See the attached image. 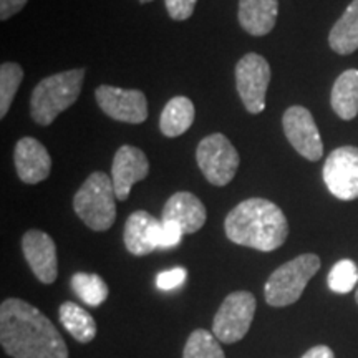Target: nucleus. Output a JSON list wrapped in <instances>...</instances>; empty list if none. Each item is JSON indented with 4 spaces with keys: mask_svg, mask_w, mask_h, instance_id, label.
I'll use <instances>...</instances> for the list:
<instances>
[{
    "mask_svg": "<svg viewBox=\"0 0 358 358\" xmlns=\"http://www.w3.org/2000/svg\"><path fill=\"white\" fill-rule=\"evenodd\" d=\"M0 343L13 358H69L57 327L22 299H7L0 306Z\"/></svg>",
    "mask_w": 358,
    "mask_h": 358,
    "instance_id": "f257e3e1",
    "label": "nucleus"
},
{
    "mask_svg": "<svg viewBox=\"0 0 358 358\" xmlns=\"http://www.w3.org/2000/svg\"><path fill=\"white\" fill-rule=\"evenodd\" d=\"M224 231L231 243L272 252L287 241L289 222L284 211L272 201L249 198L227 214Z\"/></svg>",
    "mask_w": 358,
    "mask_h": 358,
    "instance_id": "f03ea898",
    "label": "nucleus"
},
{
    "mask_svg": "<svg viewBox=\"0 0 358 358\" xmlns=\"http://www.w3.org/2000/svg\"><path fill=\"white\" fill-rule=\"evenodd\" d=\"M87 70H66L43 78L34 88L30 100V115L40 127H48L57 116L69 110L78 100Z\"/></svg>",
    "mask_w": 358,
    "mask_h": 358,
    "instance_id": "7ed1b4c3",
    "label": "nucleus"
},
{
    "mask_svg": "<svg viewBox=\"0 0 358 358\" xmlns=\"http://www.w3.org/2000/svg\"><path fill=\"white\" fill-rule=\"evenodd\" d=\"M73 209L92 231H108L116 219V194L108 174L103 171L90 174L73 196Z\"/></svg>",
    "mask_w": 358,
    "mask_h": 358,
    "instance_id": "20e7f679",
    "label": "nucleus"
},
{
    "mask_svg": "<svg viewBox=\"0 0 358 358\" xmlns=\"http://www.w3.org/2000/svg\"><path fill=\"white\" fill-rule=\"evenodd\" d=\"M322 266L315 254H302L292 261L282 264L268 277L264 285V297L272 307L292 306L302 297L303 290Z\"/></svg>",
    "mask_w": 358,
    "mask_h": 358,
    "instance_id": "39448f33",
    "label": "nucleus"
},
{
    "mask_svg": "<svg viewBox=\"0 0 358 358\" xmlns=\"http://www.w3.org/2000/svg\"><path fill=\"white\" fill-rule=\"evenodd\" d=\"M196 161L206 181L221 187L234 179L241 164V156L229 138L222 133H213L201 140L196 150Z\"/></svg>",
    "mask_w": 358,
    "mask_h": 358,
    "instance_id": "423d86ee",
    "label": "nucleus"
},
{
    "mask_svg": "<svg viewBox=\"0 0 358 358\" xmlns=\"http://www.w3.org/2000/svg\"><path fill=\"white\" fill-rule=\"evenodd\" d=\"M256 308V295L248 290L229 294L214 317L213 334L221 343H237L248 335Z\"/></svg>",
    "mask_w": 358,
    "mask_h": 358,
    "instance_id": "0eeeda50",
    "label": "nucleus"
},
{
    "mask_svg": "<svg viewBox=\"0 0 358 358\" xmlns=\"http://www.w3.org/2000/svg\"><path fill=\"white\" fill-rule=\"evenodd\" d=\"M271 65L259 53H245L236 65V88L250 115L266 110V95L271 83Z\"/></svg>",
    "mask_w": 358,
    "mask_h": 358,
    "instance_id": "6e6552de",
    "label": "nucleus"
},
{
    "mask_svg": "<svg viewBox=\"0 0 358 358\" xmlns=\"http://www.w3.org/2000/svg\"><path fill=\"white\" fill-rule=\"evenodd\" d=\"M324 181L337 199H358V148L340 146L327 156Z\"/></svg>",
    "mask_w": 358,
    "mask_h": 358,
    "instance_id": "1a4fd4ad",
    "label": "nucleus"
},
{
    "mask_svg": "<svg viewBox=\"0 0 358 358\" xmlns=\"http://www.w3.org/2000/svg\"><path fill=\"white\" fill-rule=\"evenodd\" d=\"M95 98L103 113L116 122L140 124L148 118V100L140 90H127L110 85H100L95 90Z\"/></svg>",
    "mask_w": 358,
    "mask_h": 358,
    "instance_id": "9d476101",
    "label": "nucleus"
},
{
    "mask_svg": "<svg viewBox=\"0 0 358 358\" xmlns=\"http://www.w3.org/2000/svg\"><path fill=\"white\" fill-rule=\"evenodd\" d=\"M282 127L290 145L308 161H319L324 156V143L315 120L303 106L294 105L282 116Z\"/></svg>",
    "mask_w": 358,
    "mask_h": 358,
    "instance_id": "9b49d317",
    "label": "nucleus"
},
{
    "mask_svg": "<svg viewBox=\"0 0 358 358\" xmlns=\"http://www.w3.org/2000/svg\"><path fill=\"white\" fill-rule=\"evenodd\" d=\"M22 252L34 275L42 284H53L58 275L57 245L47 232L38 229L27 231L22 237Z\"/></svg>",
    "mask_w": 358,
    "mask_h": 358,
    "instance_id": "f8f14e48",
    "label": "nucleus"
},
{
    "mask_svg": "<svg viewBox=\"0 0 358 358\" xmlns=\"http://www.w3.org/2000/svg\"><path fill=\"white\" fill-rule=\"evenodd\" d=\"M150 173V161L140 148L124 145L116 151L111 164V181L118 201L129 198L133 185L143 181Z\"/></svg>",
    "mask_w": 358,
    "mask_h": 358,
    "instance_id": "ddd939ff",
    "label": "nucleus"
},
{
    "mask_svg": "<svg viewBox=\"0 0 358 358\" xmlns=\"http://www.w3.org/2000/svg\"><path fill=\"white\" fill-rule=\"evenodd\" d=\"M13 163L17 176L25 185H38L50 176L52 158L47 148L35 138L25 136L17 141Z\"/></svg>",
    "mask_w": 358,
    "mask_h": 358,
    "instance_id": "4468645a",
    "label": "nucleus"
},
{
    "mask_svg": "<svg viewBox=\"0 0 358 358\" xmlns=\"http://www.w3.org/2000/svg\"><path fill=\"white\" fill-rule=\"evenodd\" d=\"M208 211L198 196L187 191L174 192L166 201L161 214L163 222H174L185 234H194L206 224Z\"/></svg>",
    "mask_w": 358,
    "mask_h": 358,
    "instance_id": "2eb2a0df",
    "label": "nucleus"
},
{
    "mask_svg": "<svg viewBox=\"0 0 358 358\" xmlns=\"http://www.w3.org/2000/svg\"><path fill=\"white\" fill-rule=\"evenodd\" d=\"M161 221L148 211H134L124 222L123 241L133 256H148L158 249Z\"/></svg>",
    "mask_w": 358,
    "mask_h": 358,
    "instance_id": "dca6fc26",
    "label": "nucleus"
},
{
    "mask_svg": "<svg viewBox=\"0 0 358 358\" xmlns=\"http://www.w3.org/2000/svg\"><path fill=\"white\" fill-rule=\"evenodd\" d=\"M279 15V0H239L237 19L249 35L264 37L274 30Z\"/></svg>",
    "mask_w": 358,
    "mask_h": 358,
    "instance_id": "f3484780",
    "label": "nucleus"
},
{
    "mask_svg": "<svg viewBox=\"0 0 358 358\" xmlns=\"http://www.w3.org/2000/svg\"><path fill=\"white\" fill-rule=\"evenodd\" d=\"M196 116L194 103L187 96H174L166 103L159 118V129L164 136L178 138L192 127Z\"/></svg>",
    "mask_w": 358,
    "mask_h": 358,
    "instance_id": "a211bd4d",
    "label": "nucleus"
},
{
    "mask_svg": "<svg viewBox=\"0 0 358 358\" xmlns=\"http://www.w3.org/2000/svg\"><path fill=\"white\" fill-rule=\"evenodd\" d=\"M330 48L338 55L358 50V0H353L343 15L335 22L329 35Z\"/></svg>",
    "mask_w": 358,
    "mask_h": 358,
    "instance_id": "6ab92c4d",
    "label": "nucleus"
},
{
    "mask_svg": "<svg viewBox=\"0 0 358 358\" xmlns=\"http://www.w3.org/2000/svg\"><path fill=\"white\" fill-rule=\"evenodd\" d=\"M330 103L335 115L340 118L353 120L358 115V70H347L335 80Z\"/></svg>",
    "mask_w": 358,
    "mask_h": 358,
    "instance_id": "aec40b11",
    "label": "nucleus"
},
{
    "mask_svg": "<svg viewBox=\"0 0 358 358\" xmlns=\"http://www.w3.org/2000/svg\"><path fill=\"white\" fill-rule=\"evenodd\" d=\"M62 325L80 343H90L96 337V322L78 303L64 302L58 308Z\"/></svg>",
    "mask_w": 358,
    "mask_h": 358,
    "instance_id": "412c9836",
    "label": "nucleus"
},
{
    "mask_svg": "<svg viewBox=\"0 0 358 358\" xmlns=\"http://www.w3.org/2000/svg\"><path fill=\"white\" fill-rule=\"evenodd\" d=\"M71 289L90 307H100L108 299L110 289L106 282L98 274L77 272L71 277Z\"/></svg>",
    "mask_w": 358,
    "mask_h": 358,
    "instance_id": "4be33fe9",
    "label": "nucleus"
},
{
    "mask_svg": "<svg viewBox=\"0 0 358 358\" xmlns=\"http://www.w3.org/2000/svg\"><path fill=\"white\" fill-rule=\"evenodd\" d=\"M182 358H226V355L216 335L204 329H198L187 338Z\"/></svg>",
    "mask_w": 358,
    "mask_h": 358,
    "instance_id": "5701e85b",
    "label": "nucleus"
},
{
    "mask_svg": "<svg viewBox=\"0 0 358 358\" xmlns=\"http://www.w3.org/2000/svg\"><path fill=\"white\" fill-rule=\"evenodd\" d=\"M24 80V69L19 64L6 62L0 65V118H6L13 98Z\"/></svg>",
    "mask_w": 358,
    "mask_h": 358,
    "instance_id": "b1692460",
    "label": "nucleus"
},
{
    "mask_svg": "<svg viewBox=\"0 0 358 358\" xmlns=\"http://www.w3.org/2000/svg\"><path fill=\"white\" fill-rule=\"evenodd\" d=\"M327 284L335 294H348L358 285V267L350 259H342L330 268Z\"/></svg>",
    "mask_w": 358,
    "mask_h": 358,
    "instance_id": "393cba45",
    "label": "nucleus"
},
{
    "mask_svg": "<svg viewBox=\"0 0 358 358\" xmlns=\"http://www.w3.org/2000/svg\"><path fill=\"white\" fill-rule=\"evenodd\" d=\"M198 0H164V6L173 20H187L194 13Z\"/></svg>",
    "mask_w": 358,
    "mask_h": 358,
    "instance_id": "a878e982",
    "label": "nucleus"
},
{
    "mask_svg": "<svg viewBox=\"0 0 358 358\" xmlns=\"http://www.w3.org/2000/svg\"><path fill=\"white\" fill-rule=\"evenodd\" d=\"M163 222V221H161ZM182 234L185 232L181 231V227L174 222H163L161 224V231H159V239H158V249H169L174 248L181 243Z\"/></svg>",
    "mask_w": 358,
    "mask_h": 358,
    "instance_id": "bb28decb",
    "label": "nucleus"
},
{
    "mask_svg": "<svg viewBox=\"0 0 358 358\" xmlns=\"http://www.w3.org/2000/svg\"><path fill=\"white\" fill-rule=\"evenodd\" d=\"M186 268L182 267H174L171 271L161 272V274L156 277V287L159 290H173L179 287V285L186 280Z\"/></svg>",
    "mask_w": 358,
    "mask_h": 358,
    "instance_id": "cd10ccee",
    "label": "nucleus"
},
{
    "mask_svg": "<svg viewBox=\"0 0 358 358\" xmlns=\"http://www.w3.org/2000/svg\"><path fill=\"white\" fill-rule=\"evenodd\" d=\"M29 0H0V20L6 22L10 17L17 15L27 6Z\"/></svg>",
    "mask_w": 358,
    "mask_h": 358,
    "instance_id": "c85d7f7f",
    "label": "nucleus"
},
{
    "mask_svg": "<svg viewBox=\"0 0 358 358\" xmlns=\"http://www.w3.org/2000/svg\"><path fill=\"white\" fill-rule=\"evenodd\" d=\"M302 358H335L332 348L327 345H317L312 347L310 350L303 353Z\"/></svg>",
    "mask_w": 358,
    "mask_h": 358,
    "instance_id": "c756f323",
    "label": "nucleus"
},
{
    "mask_svg": "<svg viewBox=\"0 0 358 358\" xmlns=\"http://www.w3.org/2000/svg\"><path fill=\"white\" fill-rule=\"evenodd\" d=\"M141 3H150V2H153V0H140Z\"/></svg>",
    "mask_w": 358,
    "mask_h": 358,
    "instance_id": "7c9ffc66",
    "label": "nucleus"
},
{
    "mask_svg": "<svg viewBox=\"0 0 358 358\" xmlns=\"http://www.w3.org/2000/svg\"><path fill=\"white\" fill-rule=\"evenodd\" d=\"M355 301H357V303H358V285H357V292H355Z\"/></svg>",
    "mask_w": 358,
    "mask_h": 358,
    "instance_id": "2f4dec72",
    "label": "nucleus"
}]
</instances>
